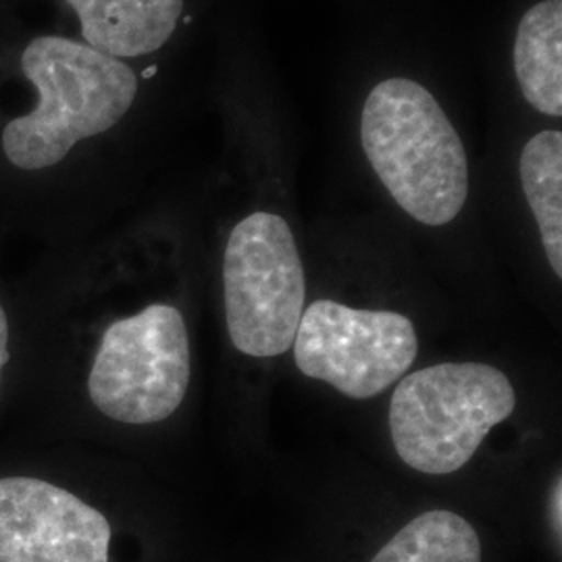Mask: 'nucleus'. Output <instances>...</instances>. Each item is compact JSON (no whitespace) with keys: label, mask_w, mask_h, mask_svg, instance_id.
<instances>
[{"label":"nucleus","mask_w":562,"mask_h":562,"mask_svg":"<svg viewBox=\"0 0 562 562\" xmlns=\"http://www.w3.org/2000/svg\"><path fill=\"white\" fill-rule=\"evenodd\" d=\"M362 150L404 213L425 225L454 222L469 196L461 136L422 83H378L361 120Z\"/></svg>","instance_id":"nucleus-1"},{"label":"nucleus","mask_w":562,"mask_h":562,"mask_svg":"<svg viewBox=\"0 0 562 562\" xmlns=\"http://www.w3.org/2000/svg\"><path fill=\"white\" fill-rule=\"evenodd\" d=\"M21 69L41 101L30 115L4 127L2 148L25 171L53 167L78 142L117 125L138 94V78L130 65L60 36L30 42Z\"/></svg>","instance_id":"nucleus-2"},{"label":"nucleus","mask_w":562,"mask_h":562,"mask_svg":"<svg viewBox=\"0 0 562 562\" xmlns=\"http://www.w3.org/2000/svg\"><path fill=\"white\" fill-rule=\"evenodd\" d=\"M517 408V392L501 369L442 362L396 385L390 434L402 461L427 475H448L473 459L494 425Z\"/></svg>","instance_id":"nucleus-3"},{"label":"nucleus","mask_w":562,"mask_h":562,"mask_svg":"<svg viewBox=\"0 0 562 562\" xmlns=\"http://www.w3.org/2000/svg\"><path fill=\"white\" fill-rule=\"evenodd\" d=\"M225 319L241 355L269 359L294 344L306 280L301 252L285 220L252 213L241 220L223 257Z\"/></svg>","instance_id":"nucleus-4"},{"label":"nucleus","mask_w":562,"mask_h":562,"mask_svg":"<svg viewBox=\"0 0 562 562\" xmlns=\"http://www.w3.org/2000/svg\"><path fill=\"white\" fill-rule=\"evenodd\" d=\"M190 383V340L183 315L150 304L109 325L88 378L94 406L113 422L150 425L169 419Z\"/></svg>","instance_id":"nucleus-5"},{"label":"nucleus","mask_w":562,"mask_h":562,"mask_svg":"<svg viewBox=\"0 0 562 562\" xmlns=\"http://www.w3.org/2000/svg\"><path fill=\"white\" fill-rule=\"evenodd\" d=\"M292 346L302 375L355 401L375 398L401 382L419 355L417 329L408 317L334 301L304 308Z\"/></svg>","instance_id":"nucleus-6"},{"label":"nucleus","mask_w":562,"mask_h":562,"mask_svg":"<svg viewBox=\"0 0 562 562\" xmlns=\"http://www.w3.org/2000/svg\"><path fill=\"white\" fill-rule=\"evenodd\" d=\"M111 525L71 492L0 480V562H109Z\"/></svg>","instance_id":"nucleus-7"},{"label":"nucleus","mask_w":562,"mask_h":562,"mask_svg":"<svg viewBox=\"0 0 562 562\" xmlns=\"http://www.w3.org/2000/svg\"><path fill=\"white\" fill-rule=\"evenodd\" d=\"M88 46L115 59L159 50L173 36L183 0H67Z\"/></svg>","instance_id":"nucleus-8"},{"label":"nucleus","mask_w":562,"mask_h":562,"mask_svg":"<svg viewBox=\"0 0 562 562\" xmlns=\"http://www.w3.org/2000/svg\"><path fill=\"white\" fill-rule=\"evenodd\" d=\"M562 0H542L522 15L515 41V74L536 111L562 115Z\"/></svg>","instance_id":"nucleus-9"},{"label":"nucleus","mask_w":562,"mask_h":562,"mask_svg":"<svg viewBox=\"0 0 562 562\" xmlns=\"http://www.w3.org/2000/svg\"><path fill=\"white\" fill-rule=\"evenodd\" d=\"M522 192L540 227L543 250L562 278V134L546 130L522 146Z\"/></svg>","instance_id":"nucleus-10"},{"label":"nucleus","mask_w":562,"mask_h":562,"mask_svg":"<svg viewBox=\"0 0 562 562\" xmlns=\"http://www.w3.org/2000/svg\"><path fill=\"white\" fill-rule=\"evenodd\" d=\"M371 562H482V542L461 515L429 510L404 525Z\"/></svg>","instance_id":"nucleus-11"},{"label":"nucleus","mask_w":562,"mask_h":562,"mask_svg":"<svg viewBox=\"0 0 562 562\" xmlns=\"http://www.w3.org/2000/svg\"><path fill=\"white\" fill-rule=\"evenodd\" d=\"M562 482L561 477H557V482L552 485L550 492V519H552V527L557 531V536L561 538L562 533Z\"/></svg>","instance_id":"nucleus-12"},{"label":"nucleus","mask_w":562,"mask_h":562,"mask_svg":"<svg viewBox=\"0 0 562 562\" xmlns=\"http://www.w3.org/2000/svg\"><path fill=\"white\" fill-rule=\"evenodd\" d=\"M7 361H9V322L0 306V375H2V369Z\"/></svg>","instance_id":"nucleus-13"},{"label":"nucleus","mask_w":562,"mask_h":562,"mask_svg":"<svg viewBox=\"0 0 562 562\" xmlns=\"http://www.w3.org/2000/svg\"><path fill=\"white\" fill-rule=\"evenodd\" d=\"M157 71H159V67H157V65H153V67H148V69H144V71H142V78H144V80H150V78H155V76H157Z\"/></svg>","instance_id":"nucleus-14"}]
</instances>
